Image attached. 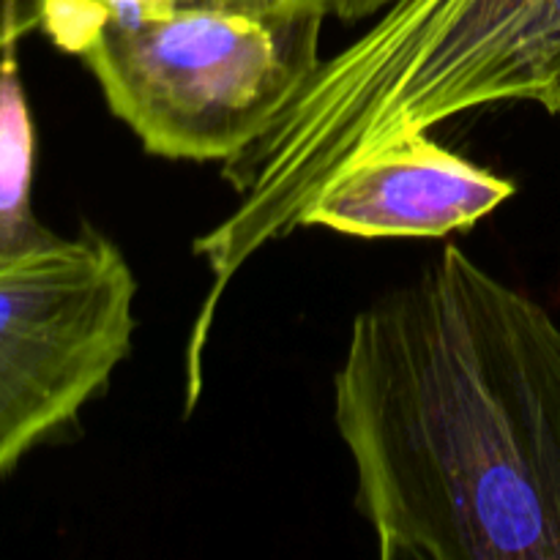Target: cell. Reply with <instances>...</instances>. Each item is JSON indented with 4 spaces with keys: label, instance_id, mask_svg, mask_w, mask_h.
I'll return each mask as SVG.
<instances>
[{
    "label": "cell",
    "instance_id": "1",
    "mask_svg": "<svg viewBox=\"0 0 560 560\" xmlns=\"http://www.w3.org/2000/svg\"><path fill=\"white\" fill-rule=\"evenodd\" d=\"M334 424L383 560H560V326L459 246L355 315Z\"/></svg>",
    "mask_w": 560,
    "mask_h": 560
},
{
    "label": "cell",
    "instance_id": "2",
    "mask_svg": "<svg viewBox=\"0 0 560 560\" xmlns=\"http://www.w3.org/2000/svg\"><path fill=\"white\" fill-rule=\"evenodd\" d=\"M326 58L252 145L222 162L238 206L195 241L208 310L339 170L381 142L501 102L547 107L560 77V0H394Z\"/></svg>",
    "mask_w": 560,
    "mask_h": 560
},
{
    "label": "cell",
    "instance_id": "3",
    "mask_svg": "<svg viewBox=\"0 0 560 560\" xmlns=\"http://www.w3.org/2000/svg\"><path fill=\"white\" fill-rule=\"evenodd\" d=\"M326 16L323 0L162 11L109 22L80 60L148 153L228 162L320 69Z\"/></svg>",
    "mask_w": 560,
    "mask_h": 560
},
{
    "label": "cell",
    "instance_id": "4",
    "mask_svg": "<svg viewBox=\"0 0 560 560\" xmlns=\"http://www.w3.org/2000/svg\"><path fill=\"white\" fill-rule=\"evenodd\" d=\"M137 279L82 224L0 257V476L69 430L131 353Z\"/></svg>",
    "mask_w": 560,
    "mask_h": 560
},
{
    "label": "cell",
    "instance_id": "5",
    "mask_svg": "<svg viewBox=\"0 0 560 560\" xmlns=\"http://www.w3.org/2000/svg\"><path fill=\"white\" fill-rule=\"evenodd\" d=\"M514 191V180L448 151L430 131H410L339 170L301 228L353 238H443L479 224Z\"/></svg>",
    "mask_w": 560,
    "mask_h": 560
},
{
    "label": "cell",
    "instance_id": "6",
    "mask_svg": "<svg viewBox=\"0 0 560 560\" xmlns=\"http://www.w3.org/2000/svg\"><path fill=\"white\" fill-rule=\"evenodd\" d=\"M36 124L22 85L16 44L0 52V257L42 246L52 230L33 211Z\"/></svg>",
    "mask_w": 560,
    "mask_h": 560
},
{
    "label": "cell",
    "instance_id": "7",
    "mask_svg": "<svg viewBox=\"0 0 560 560\" xmlns=\"http://www.w3.org/2000/svg\"><path fill=\"white\" fill-rule=\"evenodd\" d=\"M38 11V33L49 44L80 58L104 25L131 16L162 14L175 9H230L271 11L295 0H33Z\"/></svg>",
    "mask_w": 560,
    "mask_h": 560
},
{
    "label": "cell",
    "instance_id": "8",
    "mask_svg": "<svg viewBox=\"0 0 560 560\" xmlns=\"http://www.w3.org/2000/svg\"><path fill=\"white\" fill-rule=\"evenodd\" d=\"M38 31V11L33 0H0V52Z\"/></svg>",
    "mask_w": 560,
    "mask_h": 560
},
{
    "label": "cell",
    "instance_id": "9",
    "mask_svg": "<svg viewBox=\"0 0 560 560\" xmlns=\"http://www.w3.org/2000/svg\"><path fill=\"white\" fill-rule=\"evenodd\" d=\"M392 3L394 0H323L328 16H337L342 22H359L364 16H375Z\"/></svg>",
    "mask_w": 560,
    "mask_h": 560
},
{
    "label": "cell",
    "instance_id": "10",
    "mask_svg": "<svg viewBox=\"0 0 560 560\" xmlns=\"http://www.w3.org/2000/svg\"><path fill=\"white\" fill-rule=\"evenodd\" d=\"M545 109H550L552 115H558V118H560V77H558L556 88H552V93H550V102H547V107H545Z\"/></svg>",
    "mask_w": 560,
    "mask_h": 560
}]
</instances>
